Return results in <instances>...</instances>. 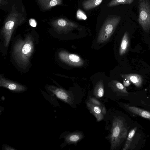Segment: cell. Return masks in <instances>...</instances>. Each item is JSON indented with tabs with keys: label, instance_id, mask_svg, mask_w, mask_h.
Here are the masks:
<instances>
[{
	"label": "cell",
	"instance_id": "obj_15",
	"mask_svg": "<svg viewBox=\"0 0 150 150\" xmlns=\"http://www.w3.org/2000/svg\"><path fill=\"white\" fill-rule=\"evenodd\" d=\"M83 134L81 132H73L67 135L65 140L69 144H76L83 139Z\"/></svg>",
	"mask_w": 150,
	"mask_h": 150
},
{
	"label": "cell",
	"instance_id": "obj_4",
	"mask_svg": "<svg viewBox=\"0 0 150 150\" xmlns=\"http://www.w3.org/2000/svg\"><path fill=\"white\" fill-rule=\"evenodd\" d=\"M121 17L114 16L105 20L99 33L97 42L101 43L107 42L114 33L119 24Z\"/></svg>",
	"mask_w": 150,
	"mask_h": 150
},
{
	"label": "cell",
	"instance_id": "obj_19",
	"mask_svg": "<svg viewBox=\"0 0 150 150\" xmlns=\"http://www.w3.org/2000/svg\"><path fill=\"white\" fill-rule=\"evenodd\" d=\"M137 129V127H135L132 129L129 132L126 141L122 149L123 150L128 149L131 146L132 140Z\"/></svg>",
	"mask_w": 150,
	"mask_h": 150
},
{
	"label": "cell",
	"instance_id": "obj_11",
	"mask_svg": "<svg viewBox=\"0 0 150 150\" xmlns=\"http://www.w3.org/2000/svg\"><path fill=\"white\" fill-rule=\"evenodd\" d=\"M121 76L124 79L129 81L136 87H141L143 83V79L140 75L137 74H122Z\"/></svg>",
	"mask_w": 150,
	"mask_h": 150
},
{
	"label": "cell",
	"instance_id": "obj_12",
	"mask_svg": "<svg viewBox=\"0 0 150 150\" xmlns=\"http://www.w3.org/2000/svg\"><path fill=\"white\" fill-rule=\"evenodd\" d=\"M129 46V38L128 33L125 32L122 38L120 49L119 54L121 56L125 54L127 51Z\"/></svg>",
	"mask_w": 150,
	"mask_h": 150
},
{
	"label": "cell",
	"instance_id": "obj_9",
	"mask_svg": "<svg viewBox=\"0 0 150 150\" xmlns=\"http://www.w3.org/2000/svg\"><path fill=\"white\" fill-rule=\"evenodd\" d=\"M49 89L59 98L63 101L71 105L73 100L70 94L65 90L54 86H50Z\"/></svg>",
	"mask_w": 150,
	"mask_h": 150
},
{
	"label": "cell",
	"instance_id": "obj_7",
	"mask_svg": "<svg viewBox=\"0 0 150 150\" xmlns=\"http://www.w3.org/2000/svg\"><path fill=\"white\" fill-rule=\"evenodd\" d=\"M58 56L61 60L71 66L81 67L84 63L83 60L79 56L66 51H60L58 53Z\"/></svg>",
	"mask_w": 150,
	"mask_h": 150
},
{
	"label": "cell",
	"instance_id": "obj_23",
	"mask_svg": "<svg viewBox=\"0 0 150 150\" xmlns=\"http://www.w3.org/2000/svg\"><path fill=\"white\" fill-rule=\"evenodd\" d=\"M123 84L125 86H128L130 84V82L129 81L125 79L123 81Z\"/></svg>",
	"mask_w": 150,
	"mask_h": 150
},
{
	"label": "cell",
	"instance_id": "obj_13",
	"mask_svg": "<svg viewBox=\"0 0 150 150\" xmlns=\"http://www.w3.org/2000/svg\"><path fill=\"white\" fill-rule=\"evenodd\" d=\"M126 108L133 113L150 120V112L134 106H126Z\"/></svg>",
	"mask_w": 150,
	"mask_h": 150
},
{
	"label": "cell",
	"instance_id": "obj_16",
	"mask_svg": "<svg viewBox=\"0 0 150 150\" xmlns=\"http://www.w3.org/2000/svg\"><path fill=\"white\" fill-rule=\"evenodd\" d=\"M103 0H86L82 3L83 8L86 10H89L99 5Z\"/></svg>",
	"mask_w": 150,
	"mask_h": 150
},
{
	"label": "cell",
	"instance_id": "obj_21",
	"mask_svg": "<svg viewBox=\"0 0 150 150\" xmlns=\"http://www.w3.org/2000/svg\"><path fill=\"white\" fill-rule=\"evenodd\" d=\"M93 104L102 107H104V106L99 100L93 97H90L88 100Z\"/></svg>",
	"mask_w": 150,
	"mask_h": 150
},
{
	"label": "cell",
	"instance_id": "obj_3",
	"mask_svg": "<svg viewBox=\"0 0 150 150\" xmlns=\"http://www.w3.org/2000/svg\"><path fill=\"white\" fill-rule=\"evenodd\" d=\"M127 135V130L123 120L118 118L114 119L110 134L108 136L111 144L110 149H115L119 146Z\"/></svg>",
	"mask_w": 150,
	"mask_h": 150
},
{
	"label": "cell",
	"instance_id": "obj_14",
	"mask_svg": "<svg viewBox=\"0 0 150 150\" xmlns=\"http://www.w3.org/2000/svg\"><path fill=\"white\" fill-rule=\"evenodd\" d=\"M38 1L41 7L46 10L62 4V0H38Z\"/></svg>",
	"mask_w": 150,
	"mask_h": 150
},
{
	"label": "cell",
	"instance_id": "obj_2",
	"mask_svg": "<svg viewBox=\"0 0 150 150\" xmlns=\"http://www.w3.org/2000/svg\"><path fill=\"white\" fill-rule=\"evenodd\" d=\"M25 20L22 14L15 10L12 11L8 16L1 32L5 47H8L15 29L21 24Z\"/></svg>",
	"mask_w": 150,
	"mask_h": 150
},
{
	"label": "cell",
	"instance_id": "obj_18",
	"mask_svg": "<svg viewBox=\"0 0 150 150\" xmlns=\"http://www.w3.org/2000/svg\"><path fill=\"white\" fill-rule=\"evenodd\" d=\"M111 86L114 89L117 91L122 93H128L125 86L117 81L112 80V81Z\"/></svg>",
	"mask_w": 150,
	"mask_h": 150
},
{
	"label": "cell",
	"instance_id": "obj_24",
	"mask_svg": "<svg viewBox=\"0 0 150 150\" xmlns=\"http://www.w3.org/2000/svg\"><path fill=\"white\" fill-rule=\"evenodd\" d=\"M4 0H0V6L3 5L4 4Z\"/></svg>",
	"mask_w": 150,
	"mask_h": 150
},
{
	"label": "cell",
	"instance_id": "obj_1",
	"mask_svg": "<svg viewBox=\"0 0 150 150\" xmlns=\"http://www.w3.org/2000/svg\"><path fill=\"white\" fill-rule=\"evenodd\" d=\"M34 50V43L31 36L28 35L24 40L17 41L14 45L13 53L17 63L21 67H26L29 63Z\"/></svg>",
	"mask_w": 150,
	"mask_h": 150
},
{
	"label": "cell",
	"instance_id": "obj_17",
	"mask_svg": "<svg viewBox=\"0 0 150 150\" xmlns=\"http://www.w3.org/2000/svg\"><path fill=\"white\" fill-rule=\"evenodd\" d=\"M104 93L103 83V80H101L98 82L96 85L93 93L96 98H99L103 96Z\"/></svg>",
	"mask_w": 150,
	"mask_h": 150
},
{
	"label": "cell",
	"instance_id": "obj_8",
	"mask_svg": "<svg viewBox=\"0 0 150 150\" xmlns=\"http://www.w3.org/2000/svg\"><path fill=\"white\" fill-rule=\"evenodd\" d=\"M86 105L90 112L95 116L98 122L104 118L106 113L105 107H102L95 105L89 100L87 102Z\"/></svg>",
	"mask_w": 150,
	"mask_h": 150
},
{
	"label": "cell",
	"instance_id": "obj_22",
	"mask_svg": "<svg viewBox=\"0 0 150 150\" xmlns=\"http://www.w3.org/2000/svg\"><path fill=\"white\" fill-rule=\"evenodd\" d=\"M29 23L30 26L32 27H35L37 25V22L33 19H30L29 20Z\"/></svg>",
	"mask_w": 150,
	"mask_h": 150
},
{
	"label": "cell",
	"instance_id": "obj_5",
	"mask_svg": "<svg viewBox=\"0 0 150 150\" xmlns=\"http://www.w3.org/2000/svg\"><path fill=\"white\" fill-rule=\"evenodd\" d=\"M138 22L145 31L150 29V4L147 0L139 1Z\"/></svg>",
	"mask_w": 150,
	"mask_h": 150
},
{
	"label": "cell",
	"instance_id": "obj_6",
	"mask_svg": "<svg viewBox=\"0 0 150 150\" xmlns=\"http://www.w3.org/2000/svg\"><path fill=\"white\" fill-rule=\"evenodd\" d=\"M51 24L57 31L60 33L69 32L78 27L76 23L65 18L52 21Z\"/></svg>",
	"mask_w": 150,
	"mask_h": 150
},
{
	"label": "cell",
	"instance_id": "obj_10",
	"mask_svg": "<svg viewBox=\"0 0 150 150\" xmlns=\"http://www.w3.org/2000/svg\"><path fill=\"white\" fill-rule=\"evenodd\" d=\"M0 86L14 91H21L25 89L24 86L7 79L1 75L0 76Z\"/></svg>",
	"mask_w": 150,
	"mask_h": 150
},
{
	"label": "cell",
	"instance_id": "obj_20",
	"mask_svg": "<svg viewBox=\"0 0 150 150\" xmlns=\"http://www.w3.org/2000/svg\"><path fill=\"white\" fill-rule=\"evenodd\" d=\"M134 0H112L107 4L108 7H112L120 4H130Z\"/></svg>",
	"mask_w": 150,
	"mask_h": 150
}]
</instances>
